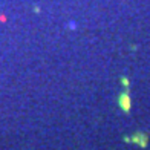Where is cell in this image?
<instances>
[{
  "instance_id": "2",
  "label": "cell",
  "mask_w": 150,
  "mask_h": 150,
  "mask_svg": "<svg viewBox=\"0 0 150 150\" xmlns=\"http://www.w3.org/2000/svg\"><path fill=\"white\" fill-rule=\"evenodd\" d=\"M118 104H120V107H121L124 112H129V110H130V98H129V95H127L126 92L120 95Z\"/></svg>"
},
{
  "instance_id": "1",
  "label": "cell",
  "mask_w": 150,
  "mask_h": 150,
  "mask_svg": "<svg viewBox=\"0 0 150 150\" xmlns=\"http://www.w3.org/2000/svg\"><path fill=\"white\" fill-rule=\"evenodd\" d=\"M126 141L129 142H135V144H139V147H146L149 142V136L144 133H135L132 138H126Z\"/></svg>"
},
{
  "instance_id": "3",
  "label": "cell",
  "mask_w": 150,
  "mask_h": 150,
  "mask_svg": "<svg viewBox=\"0 0 150 150\" xmlns=\"http://www.w3.org/2000/svg\"><path fill=\"white\" fill-rule=\"evenodd\" d=\"M120 81H121L122 87H126V89H129V78H126V77H121V78H120Z\"/></svg>"
}]
</instances>
